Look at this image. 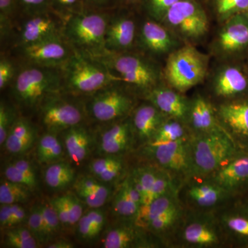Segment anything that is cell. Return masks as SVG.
Masks as SVG:
<instances>
[{"label":"cell","mask_w":248,"mask_h":248,"mask_svg":"<svg viewBox=\"0 0 248 248\" xmlns=\"http://www.w3.org/2000/svg\"><path fill=\"white\" fill-rule=\"evenodd\" d=\"M112 11L84 9L67 18L63 36L75 51L97 58L107 53L106 35Z\"/></svg>","instance_id":"6da1fadb"},{"label":"cell","mask_w":248,"mask_h":248,"mask_svg":"<svg viewBox=\"0 0 248 248\" xmlns=\"http://www.w3.org/2000/svg\"><path fill=\"white\" fill-rule=\"evenodd\" d=\"M107 67L115 82L146 94L161 84L163 72L150 59L129 53H106L97 58Z\"/></svg>","instance_id":"7a4b0ae2"},{"label":"cell","mask_w":248,"mask_h":248,"mask_svg":"<svg viewBox=\"0 0 248 248\" xmlns=\"http://www.w3.org/2000/svg\"><path fill=\"white\" fill-rule=\"evenodd\" d=\"M13 93L24 107H40L46 98L63 90V70L58 67L27 64L16 73Z\"/></svg>","instance_id":"3957f363"},{"label":"cell","mask_w":248,"mask_h":248,"mask_svg":"<svg viewBox=\"0 0 248 248\" xmlns=\"http://www.w3.org/2000/svg\"><path fill=\"white\" fill-rule=\"evenodd\" d=\"M191 173L205 177L234 156V143L225 129L194 135L190 139Z\"/></svg>","instance_id":"277c9868"},{"label":"cell","mask_w":248,"mask_h":248,"mask_svg":"<svg viewBox=\"0 0 248 248\" xmlns=\"http://www.w3.org/2000/svg\"><path fill=\"white\" fill-rule=\"evenodd\" d=\"M208 69V56L186 44L168 56L163 78L170 87L184 93L202 83Z\"/></svg>","instance_id":"5b68a950"},{"label":"cell","mask_w":248,"mask_h":248,"mask_svg":"<svg viewBox=\"0 0 248 248\" xmlns=\"http://www.w3.org/2000/svg\"><path fill=\"white\" fill-rule=\"evenodd\" d=\"M62 70L63 89L73 94L92 95L115 82L102 62L76 51Z\"/></svg>","instance_id":"8992f818"},{"label":"cell","mask_w":248,"mask_h":248,"mask_svg":"<svg viewBox=\"0 0 248 248\" xmlns=\"http://www.w3.org/2000/svg\"><path fill=\"white\" fill-rule=\"evenodd\" d=\"M182 42L196 43L208 33V15L195 0H179L160 22Z\"/></svg>","instance_id":"52a82bcc"},{"label":"cell","mask_w":248,"mask_h":248,"mask_svg":"<svg viewBox=\"0 0 248 248\" xmlns=\"http://www.w3.org/2000/svg\"><path fill=\"white\" fill-rule=\"evenodd\" d=\"M120 83L114 82L91 95L88 112L94 120L110 122L126 117L133 110L135 101Z\"/></svg>","instance_id":"ba28073f"},{"label":"cell","mask_w":248,"mask_h":248,"mask_svg":"<svg viewBox=\"0 0 248 248\" xmlns=\"http://www.w3.org/2000/svg\"><path fill=\"white\" fill-rule=\"evenodd\" d=\"M22 16L24 19L18 34V47L63 35L65 20L52 9Z\"/></svg>","instance_id":"9c48e42d"},{"label":"cell","mask_w":248,"mask_h":248,"mask_svg":"<svg viewBox=\"0 0 248 248\" xmlns=\"http://www.w3.org/2000/svg\"><path fill=\"white\" fill-rule=\"evenodd\" d=\"M27 64L62 68L71 58L75 50L63 35L19 47Z\"/></svg>","instance_id":"30bf717a"},{"label":"cell","mask_w":248,"mask_h":248,"mask_svg":"<svg viewBox=\"0 0 248 248\" xmlns=\"http://www.w3.org/2000/svg\"><path fill=\"white\" fill-rule=\"evenodd\" d=\"M40 107L41 120L50 133L65 131L79 125L84 119L79 107L59 97V93L46 98Z\"/></svg>","instance_id":"8fae6325"},{"label":"cell","mask_w":248,"mask_h":248,"mask_svg":"<svg viewBox=\"0 0 248 248\" xmlns=\"http://www.w3.org/2000/svg\"><path fill=\"white\" fill-rule=\"evenodd\" d=\"M190 139L158 144L148 143L146 151L158 166L170 174L190 176Z\"/></svg>","instance_id":"7c38bea8"},{"label":"cell","mask_w":248,"mask_h":248,"mask_svg":"<svg viewBox=\"0 0 248 248\" xmlns=\"http://www.w3.org/2000/svg\"><path fill=\"white\" fill-rule=\"evenodd\" d=\"M138 31L133 16L125 10H112L106 35V50L108 53L128 51L138 41Z\"/></svg>","instance_id":"4fadbf2b"},{"label":"cell","mask_w":248,"mask_h":248,"mask_svg":"<svg viewBox=\"0 0 248 248\" xmlns=\"http://www.w3.org/2000/svg\"><path fill=\"white\" fill-rule=\"evenodd\" d=\"M248 45V16L241 13L222 23L214 40L213 51L225 59Z\"/></svg>","instance_id":"5bb4252c"},{"label":"cell","mask_w":248,"mask_h":248,"mask_svg":"<svg viewBox=\"0 0 248 248\" xmlns=\"http://www.w3.org/2000/svg\"><path fill=\"white\" fill-rule=\"evenodd\" d=\"M138 41L143 50L152 55H166L182 46V41L162 23L148 19L139 29Z\"/></svg>","instance_id":"9a60e30c"},{"label":"cell","mask_w":248,"mask_h":248,"mask_svg":"<svg viewBox=\"0 0 248 248\" xmlns=\"http://www.w3.org/2000/svg\"><path fill=\"white\" fill-rule=\"evenodd\" d=\"M145 94L147 100L165 115L187 124L190 100L184 97L182 93L169 86L159 84Z\"/></svg>","instance_id":"2e32d148"},{"label":"cell","mask_w":248,"mask_h":248,"mask_svg":"<svg viewBox=\"0 0 248 248\" xmlns=\"http://www.w3.org/2000/svg\"><path fill=\"white\" fill-rule=\"evenodd\" d=\"M218 228L210 217H192L183 227L181 236L182 241L190 247H214L219 244L221 241Z\"/></svg>","instance_id":"e0dca14e"},{"label":"cell","mask_w":248,"mask_h":248,"mask_svg":"<svg viewBox=\"0 0 248 248\" xmlns=\"http://www.w3.org/2000/svg\"><path fill=\"white\" fill-rule=\"evenodd\" d=\"M187 124L195 135L224 129L218 120L217 111L208 99L201 95L190 100Z\"/></svg>","instance_id":"ac0fdd59"},{"label":"cell","mask_w":248,"mask_h":248,"mask_svg":"<svg viewBox=\"0 0 248 248\" xmlns=\"http://www.w3.org/2000/svg\"><path fill=\"white\" fill-rule=\"evenodd\" d=\"M211 182L228 192L248 180V155L232 156L212 173Z\"/></svg>","instance_id":"d6986e66"},{"label":"cell","mask_w":248,"mask_h":248,"mask_svg":"<svg viewBox=\"0 0 248 248\" xmlns=\"http://www.w3.org/2000/svg\"><path fill=\"white\" fill-rule=\"evenodd\" d=\"M167 116L151 104H141L134 110L132 125L139 138L149 143Z\"/></svg>","instance_id":"ffe728a7"},{"label":"cell","mask_w":248,"mask_h":248,"mask_svg":"<svg viewBox=\"0 0 248 248\" xmlns=\"http://www.w3.org/2000/svg\"><path fill=\"white\" fill-rule=\"evenodd\" d=\"M248 81L244 73L232 66H223L213 78V91L217 97L230 98L244 92Z\"/></svg>","instance_id":"44dd1931"},{"label":"cell","mask_w":248,"mask_h":248,"mask_svg":"<svg viewBox=\"0 0 248 248\" xmlns=\"http://www.w3.org/2000/svg\"><path fill=\"white\" fill-rule=\"evenodd\" d=\"M133 133L131 120L120 121L102 134L99 143L101 152L112 156L125 151L130 146Z\"/></svg>","instance_id":"7402d4cb"},{"label":"cell","mask_w":248,"mask_h":248,"mask_svg":"<svg viewBox=\"0 0 248 248\" xmlns=\"http://www.w3.org/2000/svg\"><path fill=\"white\" fill-rule=\"evenodd\" d=\"M224 129L248 138V103L232 102L221 104L217 111Z\"/></svg>","instance_id":"603a6c76"},{"label":"cell","mask_w":248,"mask_h":248,"mask_svg":"<svg viewBox=\"0 0 248 248\" xmlns=\"http://www.w3.org/2000/svg\"><path fill=\"white\" fill-rule=\"evenodd\" d=\"M229 193L210 181L190 186L187 190V197L189 202L195 207L208 209L221 203Z\"/></svg>","instance_id":"cb8c5ba5"},{"label":"cell","mask_w":248,"mask_h":248,"mask_svg":"<svg viewBox=\"0 0 248 248\" xmlns=\"http://www.w3.org/2000/svg\"><path fill=\"white\" fill-rule=\"evenodd\" d=\"M64 143L72 161L79 164L89 155L91 138L86 128L78 125L65 130Z\"/></svg>","instance_id":"d4e9b609"},{"label":"cell","mask_w":248,"mask_h":248,"mask_svg":"<svg viewBox=\"0 0 248 248\" xmlns=\"http://www.w3.org/2000/svg\"><path fill=\"white\" fill-rule=\"evenodd\" d=\"M178 206L179 203L176 192L161 196L151 203L140 207L135 218V223L141 228H146L150 222Z\"/></svg>","instance_id":"484cf974"},{"label":"cell","mask_w":248,"mask_h":248,"mask_svg":"<svg viewBox=\"0 0 248 248\" xmlns=\"http://www.w3.org/2000/svg\"><path fill=\"white\" fill-rule=\"evenodd\" d=\"M190 130L188 125L182 121L168 117L148 143L158 144L188 140L191 138L189 135Z\"/></svg>","instance_id":"4316f807"},{"label":"cell","mask_w":248,"mask_h":248,"mask_svg":"<svg viewBox=\"0 0 248 248\" xmlns=\"http://www.w3.org/2000/svg\"><path fill=\"white\" fill-rule=\"evenodd\" d=\"M139 233L131 226H121L112 228L106 235L103 241L105 248L135 247L140 241Z\"/></svg>","instance_id":"83f0119b"},{"label":"cell","mask_w":248,"mask_h":248,"mask_svg":"<svg viewBox=\"0 0 248 248\" xmlns=\"http://www.w3.org/2000/svg\"><path fill=\"white\" fill-rule=\"evenodd\" d=\"M75 171L66 162H55L46 170L45 180L46 185L54 190H61L74 181Z\"/></svg>","instance_id":"f1b7e54d"},{"label":"cell","mask_w":248,"mask_h":248,"mask_svg":"<svg viewBox=\"0 0 248 248\" xmlns=\"http://www.w3.org/2000/svg\"><path fill=\"white\" fill-rule=\"evenodd\" d=\"M105 224V215L102 210L93 208L83 215L78 223V233L81 239L89 241L100 234Z\"/></svg>","instance_id":"f546056e"},{"label":"cell","mask_w":248,"mask_h":248,"mask_svg":"<svg viewBox=\"0 0 248 248\" xmlns=\"http://www.w3.org/2000/svg\"><path fill=\"white\" fill-rule=\"evenodd\" d=\"M90 170L95 177L105 182H112L120 175L123 170V163L119 158L109 155L92 161Z\"/></svg>","instance_id":"4dcf8cb0"},{"label":"cell","mask_w":248,"mask_h":248,"mask_svg":"<svg viewBox=\"0 0 248 248\" xmlns=\"http://www.w3.org/2000/svg\"><path fill=\"white\" fill-rule=\"evenodd\" d=\"M56 133L48 132L39 141L37 146V159L41 164H50L60 161L63 155L61 142Z\"/></svg>","instance_id":"1f68e13d"},{"label":"cell","mask_w":248,"mask_h":248,"mask_svg":"<svg viewBox=\"0 0 248 248\" xmlns=\"http://www.w3.org/2000/svg\"><path fill=\"white\" fill-rule=\"evenodd\" d=\"M210 4L217 20L221 24L248 10V0H210Z\"/></svg>","instance_id":"d6a6232c"},{"label":"cell","mask_w":248,"mask_h":248,"mask_svg":"<svg viewBox=\"0 0 248 248\" xmlns=\"http://www.w3.org/2000/svg\"><path fill=\"white\" fill-rule=\"evenodd\" d=\"M4 244L13 248H36L40 244L29 228L11 227L4 234Z\"/></svg>","instance_id":"836d02e7"},{"label":"cell","mask_w":248,"mask_h":248,"mask_svg":"<svg viewBox=\"0 0 248 248\" xmlns=\"http://www.w3.org/2000/svg\"><path fill=\"white\" fill-rule=\"evenodd\" d=\"M31 196V190L27 186L11 182L8 179L1 180L0 184V203L16 204L26 202Z\"/></svg>","instance_id":"e575fe53"},{"label":"cell","mask_w":248,"mask_h":248,"mask_svg":"<svg viewBox=\"0 0 248 248\" xmlns=\"http://www.w3.org/2000/svg\"><path fill=\"white\" fill-rule=\"evenodd\" d=\"M221 228L234 237L248 239V218L234 213H225L221 217Z\"/></svg>","instance_id":"d590c367"},{"label":"cell","mask_w":248,"mask_h":248,"mask_svg":"<svg viewBox=\"0 0 248 248\" xmlns=\"http://www.w3.org/2000/svg\"><path fill=\"white\" fill-rule=\"evenodd\" d=\"M112 207L115 213L121 217L136 218L141 205L134 202L131 197L129 195L125 186L122 184L116 193Z\"/></svg>","instance_id":"8d00e7d4"},{"label":"cell","mask_w":248,"mask_h":248,"mask_svg":"<svg viewBox=\"0 0 248 248\" xmlns=\"http://www.w3.org/2000/svg\"><path fill=\"white\" fill-rule=\"evenodd\" d=\"M158 170L151 168H140L132 174L134 184L136 186L142 198V205L145 203L153 188Z\"/></svg>","instance_id":"74e56055"},{"label":"cell","mask_w":248,"mask_h":248,"mask_svg":"<svg viewBox=\"0 0 248 248\" xmlns=\"http://www.w3.org/2000/svg\"><path fill=\"white\" fill-rule=\"evenodd\" d=\"M173 192H176V190L170 173L166 170L158 171L157 176L153 188L143 205L151 203L152 201L161 196L173 193Z\"/></svg>","instance_id":"f35d334b"},{"label":"cell","mask_w":248,"mask_h":248,"mask_svg":"<svg viewBox=\"0 0 248 248\" xmlns=\"http://www.w3.org/2000/svg\"><path fill=\"white\" fill-rule=\"evenodd\" d=\"M182 215L180 205L177 208L163 214L161 216L153 220L148 223L146 228L156 233H162L172 228L179 221Z\"/></svg>","instance_id":"ab89813d"},{"label":"cell","mask_w":248,"mask_h":248,"mask_svg":"<svg viewBox=\"0 0 248 248\" xmlns=\"http://www.w3.org/2000/svg\"><path fill=\"white\" fill-rule=\"evenodd\" d=\"M28 228L39 243L45 244L48 241L46 232L45 221L42 215L41 204L32 206L28 220Z\"/></svg>","instance_id":"60d3db41"},{"label":"cell","mask_w":248,"mask_h":248,"mask_svg":"<svg viewBox=\"0 0 248 248\" xmlns=\"http://www.w3.org/2000/svg\"><path fill=\"white\" fill-rule=\"evenodd\" d=\"M179 0H141V4L152 19L161 22L165 15Z\"/></svg>","instance_id":"b9f144b4"},{"label":"cell","mask_w":248,"mask_h":248,"mask_svg":"<svg viewBox=\"0 0 248 248\" xmlns=\"http://www.w3.org/2000/svg\"><path fill=\"white\" fill-rule=\"evenodd\" d=\"M50 7L64 20L86 9L83 0H51Z\"/></svg>","instance_id":"7bdbcfd3"},{"label":"cell","mask_w":248,"mask_h":248,"mask_svg":"<svg viewBox=\"0 0 248 248\" xmlns=\"http://www.w3.org/2000/svg\"><path fill=\"white\" fill-rule=\"evenodd\" d=\"M42 215L45 221L46 232L48 241L58 234L62 226L58 214L54 209L53 205L48 203L41 204Z\"/></svg>","instance_id":"ee69618b"},{"label":"cell","mask_w":248,"mask_h":248,"mask_svg":"<svg viewBox=\"0 0 248 248\" xmlns=\"http://www.w3.org/2000/svg\"><path fill=\"white\" fill-rule=\"evenodd\" d=\"M74 187L76 190H81L92 192L107 201L110 194V189L107 186H104L100 181L91 177L80 178L76 181Z\"/></svg>","instance_id":"f6af8a7d"},{"label":"cell","mask_w":248,"mask_h":248,"mask_svg":"<svg viewBox=\"0 0 248 248\" xmlns=\"http://www.w3.org/2000/svg\"><path fill=\"white\" fill-rule=\"evenodd\" d=\"M18 14L17 0H0V22L1 36L4 37L9 33V29L14 16Z\"/></svg>","instance_id":"bcb514c9"},{"label":"cell","mask_w":248,"mask_h":248,"mask_svg":"<svg viewBox=\"0 0 248 248\" xmlns=\"http://www.w3.org/2000/svg\"><path fill=\"white\" fill-rule=\"evenodd\" d=\"M17 120L14 110L4 102L1 101L0 104V145L4 146L5 141L14 125V122Z\"/></svg>","instance_id":"7dc6e473"},{"label":"cell","mask_w":248,"mask_h":248,"mask_svg":"<svg viewBox=\"0 0 248 248\" xmlns=\"http://www.w3.org/2000/svg\"><path fill=\"white\" fill-rule=\"evenodd\" d=\"M4 175L8 180L27 186L31 190H35L37 187V181L31 179L13 164H10L6 166L4 169Z\"/></svg>","instance_id":"c3c4849f"},{"label":"cell","mask_w":248,"mask_h":248,"mask_svg":"<svg viewBox=\"0 0 248 248\" xmlns=\"http://www.w3.org/2000/svg\"><path fill=\"white\" fill-rule=\"evenodd\" d=\"M18 14L31 15L51 9V0H17Z\"/></svg>","instance_id":"681fc988"},{"label":"cell","mask_w":248,"mask_h":248,"mask_svg":"<svg viewBox=\"0 0 248 248\" xmlns=\"http://www.w3.org/2000/svg\"><path fill=\"white\" fill-rule=\"evenodd\" d=\"M68 214H69L70 226L78 224L81 217L83 216L82 204L80 199L73 194L68 193L64 195Z\"/></svg>","instance_id":"f907efd6"},{"label":"cell","mask_w":248,"mask_h":248,"mask_svg":"<svg viewBox=\"0 0 248 248\" xmlns=\"http://www.w3.org/2000/svg\"><path fill=\"white\" fill-rule=\"evenodd\" d=\"M16 73L14 63L9 59L1 58L0 60V89L1 91L13 82Z\"/></svg>","instance_id":"816d5d0a"},{"label":"cell","mask_w":248,"mask_h":248,"mask_svg":"<svg viewBox=\"0 0 248 248\" xmlns=\"http://www.w3.org/2000/svg\"><path fill=\"white\" fill-rule=\"evenodd\" d=\"M50 204L58 214L62 226H70L69 214L67 207L65 196L56 197L50 201Z\"/></svg>","instance_id":"f5cc1de1"},{"label":"cell","mask_w":248,"mask_h":248,"mask_svg":"<svg viewBox=\"0 0 248 248\" xmlns=\"http://www.w3.org/2000/svg\"><path fill=\"white\" fill-rule=\"evenodd\" d=\"M85 8L99 11H112L120 5V0H83Z\"/></svg>","instance_id":"db71d44e"},{"label":"cell","mask_w":248,"mask_h":248,"mask_svg":"<svg viewBox=\"0 0 248 248\" xmlns=\"http://www.w3.org/2000/svg\"><path fill=\"white\" fill-rule=\"evenodd\" d=\"M76 192L80 200L84 202L91 208H100L107 202V200H104L99 196L93 194L92 192H88V191L77 190Z\"/></svg>","instance_id":"11a10c76"},{"label":"cell","mask_w":248,"mask_h":248,"mask_svg":"<svg viewBox=\"0 0 248 248\" xmlns=\"http://www.w3.org/2000/svg\"><path fill=\"white\" fill-rule=\"evenodd\" d=\"M12 205V218H11V227L17 226L25 221L27 218V213L25 210L19 203L11 204Z\"/></svg>","instance_id":"9f6ffc18"},{"label":"cell","mask_w":248,"mask_h":248,"mask_svg":"<svg viewBox=\"0 0 248 248\" xmlns=\"http://www.w3.org/2000/svg\"><path fill=\"white\" fill-rule=\"evenodd\" d=\"M12 218V205H1L0 208V225L1 228H10Z\"/></svg>","instance_id":"6f0895ef"},{"label":"cell","mask_w":248,"mask_h":248,"mask_svg":"<svg viewBox=\"0 0 248 248\" xmlns=\"http://www.w3.org/2000/svg\"><path fill=\"white\" fill-rule=\"evenodd\" d=\"M16 168L27 174L31 179L37 181L35 170L30 162L24 159H18L12 163Z\"/></svg>","instance_id":"680465c9"},{"label":"cell","mask_w":248,"mask_h":248,"mask_svg":"<svg viewBox=\"0 0 248 248\" xmlns=\"http://www.w3.org/2000/svg\"><path fill=\"white\" fill-rule=\"evenodd\" d=\"M47 247L48 248H74V245L72 244L71 241L67 240H59L49 244Z\"/></svg>","instance_id":"91938a15"},{"label":"cell","mask_w":248,"mask_h":248,"mask_svg":"<svg viewBox=\"0 0 248 248\" xmlns=\"http://www.w3.org/2000/svg\"><path fill=\"white\" fill-rule=\"evenodd\" d=\"M121 6H130L141 4V0H120Z\"/></svg>","instance_id":"94428289"}]
</instances>
